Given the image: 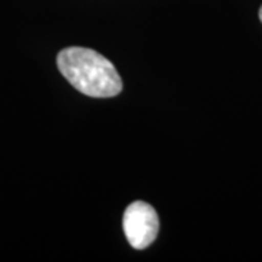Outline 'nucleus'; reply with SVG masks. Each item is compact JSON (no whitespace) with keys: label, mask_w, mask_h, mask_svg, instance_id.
<instances>
[{"label":"nucleus","mask_w":262,"mask_h":262,"mask_svg":"<svg viewBox=\"0 0 262 262\" xmlns=\"http://www.w3.org/2000/svg\"><path fill=\"white\" fill-rule=\"evenodd\" d=\"M60 73L80 94L92 98H113L122 91L115 66L91 48L67 47L57 56Z\"/></svg>","instance_id":"f257e3e1"},{"label":"nucleus","mask_w":262,"mask_h":262,"mask_svg":"<svg viewBox=\"0 0 262 262\" xmlns=\"http://www.w3.org/2000/svg\"><path fill=\"white\" fill-rule=\"evenodd\" d=\"M122 227L134 249H146L159 233V217L150 204L136 201L125 208Z\"/></svg>","instance_id":"f03ea898"},{"label":"nucleus","mask_w":262,"mask_h":262,"mask_svg":"<svg viewBox=\"0 0 262 262\" xmlns=\"http://www.w3.org/2000/svg\"><path fill=\"white\" fill-rule=\"evenodd\" d=\"M259 19H261V22H262V6H261V9H259Z\"/></svg>","instance_id":"7ed1b4c3"}]
</instances>
